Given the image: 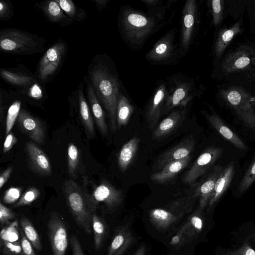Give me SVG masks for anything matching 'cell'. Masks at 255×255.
<instances>
[{
    "label": "cell",
    "instance_id": "24",
    "mask_svg": "<svg viewBox=\"0 0 255 255\" xmlns=\"http://www.w3.org/2000/svg\"><path fill=\"white\" fill-rule=\"evenodd\" d=\"M191 156H188L181 159L172 161L160 171L152 173L150 179L158 184H165L172 180L178 174L188 165Z\"/></svg>",
    "mask_w": 255,
    "mask_h": 255
},
{
    "label": "cell",
    "instance_id": "14",
    "mask_svg": "<svg viewBox=\"0 0 255 255\" xmlns=\"http://www.w3.org/2000/svg\"><path fill=\"white\" fill-rule=\"evenodd\" d=\"M47 234L53 255H65L68 246L66 227L55 213H51L47 223Z\"/></svg>",
    "mask_w": 255,
    "mask_h": 255
},
{
    "label": "cell",
    "instance_id": "39",
    "mask_svg": "<svg viewBox=\"0 0 255 255\" xmlns=\"http://www.w3.org/2000/svg\"><path fill=\"white\" fill-rule=\"evenodd\" d=\"M40 192L36 188L30 187L26 190L19 200L14 204V208H18L22 206L30 205L36 200L40 196Z\"/></svg>",
    "mask_w": 255,
    "mask_h": 255
},
{
    "label": "cell",
    "instance_id": "56",
    "mask_svg": "<svg viewBox=\"0 0 255 255\" xmlns=\"http://www.w3.org/2000/svg\"><path fill=\"white\" fill-rule=\"evenodd\" d=\"M254 4L255 7V1H254ZM254 17H255V12H254Z\"/></svg>",
    "mask_w": 255,
    "mask_h": 255
},
{
    "label": "cell",
    "instance_id": "40",
    "mask_svg": "<svg viewBox=\"0 0 255 255\" xmlns=\"http://www.w3.org/2000/svg\"><path fill=\"white\" fill-rule=\"evenodd\" d=\"M209 2L213 23L215 26H217L220 24L223 18L224 0H212Z\"/></svg>",
    "mask_w": 255,
    "mask_h": 255
},
{
    "label": "cell",
    "instance_id": "3",
    "mask_svg": "<svg viewBox=\"0 0 255 255\" xmlns=\"http://www.w3.org/2000/svg\"><path fill=\"white\" fill-rule=\"evenodd\" d=\"M165 81L167 97L162 115L187 106L195 97L201 95L204 89L202 85L197 86V80L180 73L168 77Z\"/></svg>",
    "mask_w": 255,
    "mask_h": 255
},
{
    "label": "cell",
    "instance_id": "11",
    "mask_svg": "<svg viewBox=\"0 0 255 255\" xmlns=\"http://www.w3.org/2000/svg\"><path fill=\"white\" fill-rule=\"evenodd\" d=\"M85 195L93 213L95 212L99 202H103L111 212H115L122 205L124 199L122 191L105 180L95 187L91 195L86 193Z\"/></svg>",
    "mask_w": 255,
    "mask_h": 255
},
{
    "label": "cell",
    "instance_id": "15",
    "mask_svg": "<svg viewBox=\"0 0 255 255\" xmlns=\"http://www.w3.org/2000/svg\"><path fill=\"white\" fill-rule=\"evenodd\" d=\"M195 146V140L192 135L184 139L158 157L153 164V171H159L169 163L190 156L194 151Z\"/></svg>",
    "mask_w": 255,
    "mask_h": 255
},
{
    "label": "cell",
    "instance_id": "22",
    "mask_svg": "<svg viewBox=\"0 0 255 255\" xmlns=\"http://www.w3.org/2000/svg\"><path fill=\"white\" fill-rule=\"evenodd\" d=\"M86 93L90 108L96 125L103 135L108 133V127L105 120V114L100 102L88 78L85 79Z\"/></svg>",
    "mask_w": 255,
    "mask_h": 255
},
{
    "label": "cell",
    "instance_id": "31",
    "mask_svg": "<svg viewBox=\"0 0 255 255\" xmlns=\"http://www.w3.org/2000/svg\"><path fill=\"white\" fill-rule=\"evenodd\" d=\"M147 7V13L160 21H164L166 10L173 5L177 0H140Z\"/></svg>",
    "mask_w": 255,
    "mask_h": 255
},
{
    "label": "cell",
    "instance_id": "30",
    "mask_svg": "<svg viewBox=\"0 0 255 255\" xmlns=\"http://www.w3.org/2000/svg\"><path fill=\"white\" fill-rule=\"evenodd\" d=\"M132 240L131 234L126 227H123L115 236L108 250L107 255H123Z\"/></svg>",
    "mask_w": 255,
    "mask_h": 255
},
{
    "label": "cell",
    "instance_id": "32",
    "mask_svg": "<svg viewBox=\"0 0 255 255\" xmlns=\"http://www.w3.org/2000/svg\"><path fill=\"white\" fill-rule=\"evenodd\" d=\"M1 77L7 83L22 88L30 86L36 81L33 76L2 69Z\"/></svg>",
    "mask_w": 255,
    "mask_h": 255
},
{
    "label": "cell",
    "instance_id": "4",
    "mask_svg": "<svg viewBox=\"0 0 255 255\" xmlns=\"http://www.w3.org/2000/svg\"><path fill=\"white\" fill-rule=\"evenodd\" d=\"M45 42L42 37L21 29L0 30V49L3 52L18 55L42 53Z\"/></svg>",
    "mask_w": 255,
    "mask_h": 255
},
{
    "label": "cell",
    "instance_id": "47",
    "mask_svg": "<svg viewBox=\"0 0 255 255\" xmlns=\"http://www.w3.org/2000/svg\"><path fill=\"white\" fill-rule=\"evenodd\" d=\"M15 216L14 213L1 202L0 203V222L1 225L8 224Z\"/></svg>",
    "mask_w": 255,
    "mask_h": 255
},
{
    "label": "cell",
    "instance_id": "35",
    "mask_svg": "<svg viewBox=\"0 0 255 255\" xmlns=\"http://www.w3.org/2000/svg\"><path fill=\"white\" fill-rule=\"evenodd\" d=\"M92 228L94 235L95 248L99 250L106 235V225L104 220L95 212L92 214Z\"/></svg>",
    "mask_w": 255,
    "mask_h": 255
},
{
    "label": "cell",
    "instance_id": "42",
    "mask_svg": "<svg viewBox=\"0 0 255 255\" xmlns=\"http://www.w3.org/2000/svg\"><path fill=\"white\" fill-rule=\"evenodd\" d=\"M1 247L5 255H22L20 240L13 243L1 241Z\"/></svg>",
    "mask_w": 255,
    "mask_h": 255
},
{
    "label": "cell",
    "instance_id": "20",
    "mask_svg": "<svg viewBox=\"0 0 255 255\" xmlns=\"http://www.w3.org/2000/svg\"><path fill=\"white\" fill-rule=\"evenodd\" d=\"M210 113L205 110L201 113L205 117L211 126L227 140L232 143L238 149L246 150L248 147L243 140L230 129L218 116V115L211 108Z\"/></svg>",
    "mask_w": 255,
    "mask_h": 255
},
{
    "label": "cell",
    "instance_id": "44",
    "mask_svg": "<svg viewBox=\"0 0 255 255\" xmlns=\"http://www.w3.org/2000/svg\"><path fill=\"white\" fill-rule=\"evenodd\" d=\"M21 191L20 187H10L4 193L3 202L6 204H15L20 198Z\"/></svg>",
    "mask_w": 255,
    "mask_h": 255
},
{
    "label": "cell",
    "instance_id": "54",
    "mask_svg": "<svg viewBox=\"0 0 255 255\" xmlns=\"http://www.w3.org/2000/svg\"><path fill=\"white\" fill-rule=\"evenodd\" d=\"M180 241V238L178 236H175L174 237L171 241V244H176Z\"/></svg>",
    "mask_w": 255,
    "mask_h": 255
},
{
    "label": "cell",
    "instance_id": "53",
    "mask_svg": "<svg viewBox=\"0 0 255 255\" xmlns=\"http://www.w3.org/2000/svg\"><path fill=\"white\" fill-rule=\"evenodd\" d=\"M145 248L142 247L139 249L135 255H145Z\"/></svg>",
    "mask_w": 255,
    "mask_h": 255
},
{
    "label": "cell",
    "instance_id": "25",
    "mask_svg": "<svg viewBox=\"0 0 255 255\" xmlns=\"http://www.w3.org/2000/svg\"><path fill=\"white\" fill-rule=\"evenodd\" d=\"M83 84H79L76 94L78 99L81 120L84 126L87 138L95 136L93 117L86 100L84 93Z\"/></svg>",
    "mask_w": 255,
    "mask_h": 255
},
{
    "label": "cell",
    "instance_id": "43",
    "mask_svg": "<svg viewBox=\"0 0 255 255\" xmlns=\"http://www.w3.org/2000/svg\"><path fill=\"white\" fill-rule=\"evenodd\" d=\"M20 92L35 100H40L44 95V91L37 81L30 86L22 88Z\"/></svg>",
    "mask_w": 255,
    "mask_h": 255
},
{
    "label": "cell",
    "instance_id": "29",
    "mask_svg": "<svg viewBox=\"0 0 255 255\" xmlns=\"http://www.w3.org/2000/svg\"><path fill=\"white\" fill-rule=\"evenodd\" d=\"M241 32L239 21L229 28L222 29L219 31L214 46L215 55L217 58L221 56L233 38Z\"/></svg>",
    "mask_w": 255,
    "mask_h": 255
},
{
    "label": "cell",
    "instance_id": "7",
    "mask_svg": "<svg viewBox=\"0 0 255 255\" xmlns=\"http://www.w3.org/2000/svg\"><path fill=\"white\" fill-rule=\"evenodd\" d=\"M220 95L245 126L255 131V98L239 87L223 90Z\"/></svg>",
    "mask_w": 255,
    "mask_h": 255
},
{
    "label": "cell",
    "instance_id": "1",
    "mask_svg": "<svg viewBox=\"0 0 255 255\" xmlns=\"http://www.w3.org/2000/svg\"><path fill=\"white\" fill-rule=\"evenodd\" d=\"M87 73L97 97L108 114L111 130L115 133L118 98L123 87L116 66L109 56L98 54L92 59Z\"/></svg>",
    "mask_w": 255,
    "mask_h": 255
},
{
    "label": "cell",
    "instance_id": "36",
    "mask_svg": "<svg viewBox=\"0 0 255 255\" xmlns=\"http://www.w3.org/2000/svg\"><path fill=\"white\" fill-rule=\"evenodd\" d=\"M67 159L68 173L71 177H74L80 163V153L78 148L71 142L68 146Z\"/></svg>",
    "mask_w": 255,
    "mask_h": 255
},
{
    "label": "cell",
    "instance_id": "33",
    "mask_svg": "<svg viewBox=\"0 0 255 255\" xmlns=\"http://www.w3.org/2000/svg\"><path fill=\"white\" fill-rule=\"evenodd\" d=\"M20 225L24 235L32 247L40 251L42 249L40 238L30 221L25 217L22 216L20 220Z\"/></svg>",
    "mask_w": 255,
    "mask_h": 255
},
{
    "label": "cell",
    "instance_id": "26",
    "mask_svg": "<svg viewBox=\"0 0 255 255\" xmlns=\"http://www.w3.org/2000/svg\"><path fill=\"white\" fill-rule=\"evenodd\" d=\"M234 174V165H228L222 171L217 179L213 192L208 204V212L214 207L218 200L229 186Z\"/></svg>",
    "mask_w": 255,
    "mask_h": 255
},
{
    "label": "cell",
    "instance_id": "12",
    "mask_svg": "<svg viewBox=\"0 0 255 255\" xmlns=\"http://www.w3.org/2000/svg\"><path fill=\"white\" fill-rule=\"evenodd\" d=\"M167 97V83L165 80L158 81L147 103L144 115L150 130L154 129L162 113Z\"/></svg>",
    "mask_w": 255,
    "mask_h": 255
},
{
    "label": "cell",
    "instance_id": "45",
    "mask_svg": "<svg viewBox=\"0 0 255 255\" xmlns=\"http://www.w3.org/2000/svg\"><path fill=\"white\" fill-rule=\"evenodd\" d=\"M13 14V5L10 1L1 0L0 2V19L1 21L8 20Z\"/></svg>",
    "mask_w": 255,
    "mask_h": 255
},
{
    "label": "cell",
    "instance_id": "51",
    "mask_svg": "<svg viewBox=\"0 0 255 255\" xmlns=\"http://www.w3.org/2000/svg\"><path fill=\"white\" fill-rule=\"evenodd\" d=\"M13 167H9L3 172L0 176V188H1L4 184L7 181L12 172Z\"/></svg>",
    "mask_w": 255,
    "mask_h": 255
},
{
    "label": "cell",
    "instance_id": "27",
    "mask_svg": "<svg viewBox=\"0 0 255 255\" xmlns=\"http://www.w3.org/2000/svg\"><path fill=\"white\" fill-rule=\"evenodd\" d=\"M127 94L123 86L120 92L117 108V125L119 130L127 125L135 109Z\"/></svg>",
    "mask_w": 255,
    "mask_h": 255
},
{
    "label": "cell",
    "instance_id": "55",
    "mask_svg": "<svg viewBox=\"0 0 255 255\" xmlns=\"http://www.w3.org/2000/svg\"><path fill=\"white\" fill-rule=\"evenodd\" d=\"M253 64L255 65V54L253 57Z\"/></svg>",
    "mask_w": 255,
    "mask_h": 255
},
{
    "label": "cell",
    "instance_id": "52",
    "mask_svg": "<svg viewBox=\"0 0 255 255\" xmlns=\"http://www.w3.org/2000/svg\"><path fill=\"white\" fill-rule=\"evenodd\" d=\"M93 1L96 4L98 10L102 11L106 8L110 1L109 0H93Z\"/></svg>",
    "mask_w": 255,
    "mask_h": 255
},
{
    "label": "cell",
    "instance_id": "48",
    "mask_svg": "<svg viewBox=\"0 0 255 255\" xmlns=\"http://www.w3.org/2000/svg\"><path fill=\"white\" fill-rule=\"evenodd\" d=\"M201 211L199 209V212L197 213L196 215L193 216L191 219L192 225L199 232L203 231L204 227V220L199 215Z\"/></svg>",
    "mask_w": 255,
    "mask_h": 255
},
{
    "label": "cell",
    "instance_id": "46",
    "mask_svg": "<svg viewBox=\"0 0 255 255\" xmlns=\"http://www.w3.org/2000/svg\"><path fill=\"white\" fill-rule=\"evenodd\" d=\"M18 232L22 249V255H36L32 245L26 238L21 228L19 227H18Z\"/></svg>",
    "mask_w": 255,
    "mask_h": 255
},
{
    "label": "cell",
    "instance_id": "17",
    "mask_svg": "<svg viewBox=\"0 0 255 255\" xmlns=\"http://www.w3.org/2000/svg\"><path fill=\"white\" fill-rule=\"evenodd\" d=\"M20 130L33 141L43 144L45 139V127L38 118L31 115L24 109H21L17 119Z\"/></svg>",
    "mask_w": 255,
    "mask_h": 255
},
{
    "label": "cell",
    "instance_id": "34",
    "mask_svg": "<svg viewBox=\"0 0 255 255\" xmlns=\"http://www.w3.org/2000/svg\"><path fill=\"white\" fill-rule=\"evenodd\" d=\"M64 12L73 20L83 21L87 18L85 11L77 6L71 0H56Z\"/></svg>",
    "mask_w": 255,
    "mask_h": 255
},
{
    "label": "cell",
    "instance_id": "19",
    "mask_svg": "<svg viewBox=\"0 0 255 255\" xmlns=\"http://www.w3.org/2000/svg\"><path fill=\"white\" fill-rule=\"evenodd\" d=\"M25 147L27 163L32 171L40 176L51 175V165L45 152L31 141H27Z\"/></svg>",
    "mask_w": 255,
    "mask_h": 255
},
{
    "label": "cell",
    "instance_id": "5",
    "mask_svg": "<svg viewBox=\"0 0 255 255\" xmlns=\"http://www.w3.org/2000/svg\"><path fill=\"white\" fill-rule=\"evenodd\" d=\"M215 255H255V223L241 224L221 241Z\"/></svg>",
    "mask_w": 255,
    "mask_h": 255
},
{
    "label": "cell",
    "instance_id": "9",
    "mask_svg": "<svg viewBox=\"0 0 255 255\" xmlns=\"http://www.w3.org/2000/svg\"><path fill=\"white\" fill-rule=\"evenodd\" d=\"M199 5L196 0H186L181 19L179 37V59L188 53L193 42L199 21Z\"/></svg>",
    "mask_w": 255,
    "mask_h": 255
},
{
    "label": "cell",
    "instance_id": "37",
    "mask_svg": "<svg viewBox=\"0 0 255 255\" xmlns=\"http://www.w3.org/2000/svg\"><path fill=\"white\" fill-rule=\"evenodd\" d=\"M21 103L20 100H15L8 108L6 118V135H7L10 132L16 120L17 119L21 109Z\"/></svg>",
    "mask_w": 255,
    "mask_h": 255
},
{
    "label": "cell",
    "instance_id": "41",
    "mask_svg": "<svg viewBox=\"0 0 255 255\" xmlns=\"http://www.w3.org/2000/svg\"><path fill=\"white\" fill-rule=\"evenodd\" d=\"M255 180V158L248 168L240 184L239 190L242 193L245 192Z\"/></svg>",
    "mask_w": 255,
    "mask_h": 255
},
{
    "label": "cell",
    "instance_id": "6",
    "mask_svg": "<svg viewBox=\"0 0 255 255\" xmlns=\"http://www.w3.org/2000/svg\"><path fill=\"white\" fill-rule=\"evenodd\" d=\"M62 190L67 206L76 224L87 234L92 232V214L84 192L72 180H66Z\"/></svg>",
    "mask_w": 255,
    "mask_h": 255
},
{
    "label": "cell",
    "instance_id": "10",
    "mask_svg": "<svg viewBox=\"0 0 255 255\" xmlns=\"http://www.w3.org/2000/svg\"><path fill=\"white\" fill-rule=\"evenodd\" d=\"M66 43L60 39L44 53L38 63L37 77L42 83L49 81L58 71L67 53Z\"/></svg>",
    "mask_w": 255,
    "mask_h": 255
},
{
    "label": "cell",
    "instance_id": "13",
    "mask_svg": "<svg viewBox=\"0 0 255 255\" xmlns=\"http://www.w3.org/2000/svg\"><path fill=\"white\" fill-rule=\"evenodd\" d=\"M222 152L223 149L217 147H210L204 150L183 176V182L187 184L194 183L212 167Z\"/></svg>",
    "mask_w": 255,
    "mask_h": 255
},
{
    "label": "cell",
    "instance_id": "21",
    "mask_svg": "<svg viewBox=\"0 0 255 255\" xmlns=\"http://www.w3.org/2000/svg\"><path fill=\"white\" fill-rule=\"evenodd\" d=\"M223 168L221 165L212 167L209 174L197 187L195 194L199 199V209L202 211L208 205L213 192L216 182Z\"/></svg>",
    "mask_w": 255,
    "mask_h": 255
},
{
    "label": "cell",
    "instance_id": "28",
    "mask_svg": "<svg viewBox=\"0 0 255 255\" xmlns=\"http://www.w3.org/2000/svg\"><path fill=\"white\" fill-rule=\"evenodd\" d=\"M140 139L133 137L124 143L118 156V164L122 172L127 171L135 157L138 148Z\"/></svg>",
    "mask_w": 255,
    "mask_h": 255
},
{
    "label": "cell",
    "instance_id": "50",
    "mask_svg": "<svg viewBox=\"0 0 255 255\" xmlns=\"http://www.w3.org/2000/svg\"><path fill=\"white\" fill-rule=\"evenodd\" d=\"M70 242L73 252V255H84L80 242L77 237L72 235L70 238Z\"/></svg>",
    "mask_w": 255,
    "mask_h": 255
},
{
    "label": "cell",
    "instance_id": "8",
    "mask_svg": "<svg viewBox=\"0 0 255 255\" xmlns=\"http://www.w3.org/2000/svg\"><path fill=\"white\" fill-rule=\"evenodd\" d=\"M176 28L171 29L159 38L145 54L147 61L152 65H173L179 59V44L176 43Z\"/></svg>",
    "mask_w": 255,
    "mask_h": 255
},
{
    "label": "cell",
    "instance_id": "49",
    "mask_svg": "<svg viewBox=\"0 0 255 255\" xmlns=\"http://www.w3.org/2000/svg\"><path fill=\"white\" fill-rule=\"evenodd\" d=\"M17 142V139L13 135L12 132H10L5 138L4 142L3 143V152L5 153L8 151Z\"/></svg>",
    "mask_w": 255,
    "mask_h": 255
},
{
    "label": "cell",
    "instance_id": "16",
    "mask_svg": "<svg viewBox=\"0 0 255 255\" xmlns=\"http://www.w3.org/2000/svg\"><path fill=\"white\" fill-rule=\"evenodd\" d=\"M255 51L251 46L244 45L227 55L221 64L226 73H232L243 70L253 64Z\"/></svg>",
    "mask_w": 255,
    "mask_h": 255
},
{
    "label": "cell",
    "instance_id": "23",
    "mask_svg": "<svg viewBox=\"0 0 255 255\" xmlns=\"http://www.w3.org/2000/svg\"><path fill=\"white\" fill-rule=\"evenodd\" d=\"M35 6L52 22L61 26H67L73 22V20L64 12L56 0L43 1L36 3Z\"/></svg>",
    "mask_w": 255,
    "mask_h": 255
},
{
    "label": "cell",
    "instance_id": "18",
    "mask_svg": "<svg viewBox=\"0 0 255 255\" xmlns=\"http://www.w3.org/2000/svg\"><path fill=\"white\" fill-rule=\"evenodd\" d=\"M189 104L185 107L177 108L172 111L156 126L152 132V138L160 141L172 134L185 120Z\"/></svg>",
    "mask_w": 255,
    "mask_h": 255
},
{
    "label": "cell",
    "instance_id": "2",
    "mask_svg": "<svg viewBox=\"0 0 255 255\" xmlns=\"http://www.w3.org/2000/svg\"><path fill=\"white\" fill-rule=\"evenodd\" d=\"M164 24V21L130 5L120 8L118 18L119 32L124 41L132 50L142 48L149 38Z\"/></svg>",
    "mask_w": 255,
    "mask_h": 255
},
{
    "label": "cell",
    "instance_id": "38",
    "mask_svg": "<svg viewBox=\"0 0 255 255\" xmlns=\"http://www.w3.org/2000/svg\"><path fill=\"white\" fill-rule=\"evenodd\" d=\"M0 239L2 241L15 242L20 240L17 221L15 220L7 227L3 228L0 232Z\"/></svg>",
    "mask_w": 255,
    "mask_h": 255
}]
</instances>
